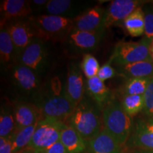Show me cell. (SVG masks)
Masks as SVG:
<instances>
[{
    "label": "cell",
    "mask_w": 153,
    "mask_h": 153,
    "mask_svg": "<svg viewBox=\"0 0 153 153\" xmlns=\"http://www.w3.org/2000/svg\"><path fill=\"white\" fill-rule=\"evenodd\" d=\"M32 103L41 110L44 118L66 120L75 108L65 92L64 86L57 76L42 85Z\"/></svg>",
    "instance_id": "obj_1"
},
{
    "label": "cell",
    "mask_w": 153,
    "mask_h": 153,
    "mask_svg": "<svg viewBox=\"0 0 153 153\" xmlns=\"http://www.w3.org/2000/svg\"><path fill=\"white\" fill-rule=\"evenodd\" d=\"M66 121L67 125L75 129L85 140L89 141L101 131L102 109L86 94Z\"/></svg>",
    "instance_id": "obj_2"
},
{
    "label": "cell",
    "mask_w": 153,
    "mask_h": 153,
    "mask_svg": "<svg viewBox=\"0 0 153 153\" xmlns=\"http://www.w3.org/2000/svg\"><path fill=\"white\" fill-rule=\"evenodd\" d=\"M102 122L104 129L120 145L126 144L131 133L133 122L120 101L111 99L105 106L102 110Z\"/></svg>",
    "instance_id": "obj_3"
},
{
    "label": "cell",
    "mask_w": 153,
    "mask_h": 153,
    "mask_svg": "<svg viewBox=\"0 0 153 153\" xmlns=\"http://www.w3.org/2000/svg\"><path fill=\"white\" fill-rule=\"evenodd\" d=\"M28 20L36 38L48 41H63L73 29V19L48 14H33Z\"/></svg>",
    "instance_id": "obj_4"
},
{
    "label": "cell",
    "mask_w": 153,
    "mask_h": 153,
    "mask_svg": "<svg viewBox=\"0 0 153 153\" xmlns=\"http://www.w3.org/2000/svg\"><path fill=\"white\" fill-rule=\"evenodd\" d=\"M9 80L17 101L32 102L41 89V76L28 67L16 63L9 68Z\"/></svg>",
    "instance_id": "obj_5"
},
{
    "label": "cell",
    "mask_w": 153,
    "mask_h": 153,
    "mask_svg": "<svg viewBox=\"0 0 153 153\" xmlns=\"http://www.w3.org/2000/svg\"><path fill=\"white\" fill-rule=\"evenodd\" d=\"M152 43V39L146 37L137 42H120L116 45L111 55L113 63L117 67L152 60L150 53Z\"/></svg>",
    "instance_id": "obj_6"
},
{
    "label": "cell",
    "mask_w": 153,
    "mask_h": 153,
    "mask_svg": "<svg viewBox=\"0 0 153 153\" xmlns=\"http://www.w3.org/2000/svg\"><path fill=\"white\" fill-rule=\"evenodd\" d=\"M106 30L101 29L96 32H86L72 29L63 41L64 49L70 56L90 54L104 39Z\"/></svg>",
    "instance_id": "obj_7"
},
{
    "label": "cell",
    "mask_w": 153,
    "mask_h": 153,
    "mask_svg": "<svg viewBox=\"0 0 153 153\" xmlns=\"http://www.w3.org/2000/svg\"><path fill=\"white\" fill-rule=\"evenodd\" d=\"M67 126L64 121L53 118H43L38 121L28 148L37 152L60 140L61 132Z\"/></svg>",
    "instance_id": "obj_8"
},
{
    "label": "cell",
    "mask_w": 153,
    "mask_h": 153,
    "mask_svg": "<svg viewBox=\"0 0 153 153\" xmlns=\"http://www.w3.org/2000/svg\"><path fill=\"white\" fill-rule=\"evenodd\" d=\"M48 42L36 38L19 57L18 62L28 67L40 76L46 71L49 62Z\"/></svg>",
    "instance_id": "obj_9"
},
{
    "label": "cell",
    "mask_w": 153,
    "mask_h": 153,
    "mask_svg": "<svg viewBox=\"0 0 153 153\" xmlns=\"http://www.w3.org/2000/svg\"><path fill=\"white\" fill-rule=\"evenodd\" d=\"M148 1L141 0H114L105 9L102 28L107 29L112 26H123L126 19Z\"/></svg>",
    "instance_id": "obj_10"
},
{
    "label": "cell",
    "mask_w": 153,
    "mask_h": 153,
    "mask_svg": "<svg viewBox=\"0 0 153 153\" xmlns=\"http://www.w3.org/2000/svg\"><path fill=\"white\" fill-rule=\"evenodd\" d=\"M4 27L7 28L14 43L18 62L22 53L36 38L35 30L28 19L11 22Z\"/></svg>",
    "instance_id": "obj_11"
},
{
    "label": "cell",
    "mask_w": 153,
    "mask_h": 153,
    "mask_svg": "<svg viewBox=\"0 0 153 153\" xmlns=\"http://www.w3.org/2000/svg\"><path fill=\"white\" fill-rule=\"evenodd\" d=\"M32 14L30 1L4 0L1 3V28L11 22L29 18Z\"/></svg>",
    "instance_id": "obj_12"
},
{
    "label": "cell",
    "mask_w": 153,
    "mask_h": 153,
    "mask_svg": "<svg viewBox=\"0 0 153 153\" xmlns=\"http://www.w3.org/2000/svg\"><path fill=\"white\" fill-rule=\"evenodd\" d=\"M82 73L81 67L77 64H70L64 89L68 98L75 106L82 101L85 94V85Z\"/></svg>",
    "instance_id": "obj_13"
},
{
    "label": "cell",
    "mask_w": 153,
    "mask_h": 153,
    "mask_svg": "<svg viewBox=\"0 0 153 153\" xmlns=\"http://www.w3.org/2000/svg\"><path fill=\"white\" fill-rule=\"evenodd\" d=\"M12 106L16 122V130L37 123L44 118L41 110L32 102L16 101Z\"/></svg>",
    "instance_id": "obj_14"
},
{
    "label": "cell",
    "mask_w": 153,
    "mask_h": 153,
    "mask_svg": "<svg viewBox=\"0 0 153 153\" xmlns=\"http://www.w3.org/2000/svg\"><path fill=\"white\" fill-rule=\"evenodd\" d=\"M104 12L105 9L100 5L87 9L73 19V29L86 32H96L104 29L102 22Z\"/></svg>",
    "instance_id": "obj_15"
},
{
    "label": "cell",
    "mask_w": 153,
    "mask_h": 153,
    "mask_svg": "<svg viewBox=\"0 0 153 153\" xmlns=\"http://www.w3.org/2000/svg\"><path fill=\"white\" fill-rule=\"evenodd\" d=\"M131 143L134 147L153 151V118L147 117L137 120Z\"/></svg>",
    "instance_id": "obj_16"
},
{
    "label": "cell",
    "mask_w": 153,
    "mask_h": 153,
    "mask_svg": "<svg viewBox=\"0 0 153 153\" xmlns=\"http://www.w3.org/2000/svg\"><path fill=\"white\" fill-rule=\"evenodd\" d=\"M83 8V4L71 0H49L44 11L48 15L74 19L86 10Z\"/></svg>",
    "instance_id": "obj_17"
},
{
    "label": "cell",
    "mask_w": 153,
    "mask_h": 153,
    "mask_svg": "<svg viewBox=\"0 0 153 153\" xmlns=\"http://www.w3.org/2000/svg\"><path fill=\"white\" fill-rule=\"evenodd\" d=\"M88 153H124L122 145L103 128L89 141Z\"/></svg>",
    "instance_id": "obj_18"
},
{
    "label": "cell",
    "mask_w": 153,
    "mask_h": 153,
    "mask_svg": "<svg viewBox=\"0 0 153 153\" xmlns=\"http://www.w3.org/2000/svg\"><path fill=\"white\" fill-rule=\"evenodd\" d=\"M118 75L126 79L133 78H153V61L143 60L116 67Z\"/></svg>",
    "instance_id": "obj_19"
},
{
    "label": "cell",
    "mask_w": 153,
    "mask_h": 153,
    "mask_svg": "<svg viewBox=\"0 0 153 153\" xmlns=\"http://www.w3.org/2000/svg\"><path fill=\"white\" fill-rule=\"evenodd\" d=\"M85 91L102 110L111 99L109 89L97 76L87 79Z\"/></svg>",
    "instance_id": "obj_20"
},
{
    "label": "cell",
    "mask_w": 153,
    "mask_h": 153,
    "mask_svg": "<svg viewBox=\"0 0 153 153\" xmlns=\"http://www.w3.org/2000/svg\"><path fill=\"white\" fill-rule=\"evenodd\" d=\"M0 60L1 65L7 70L17 63L14 43L6 27L0 31Z\"/></svg>",
    "instance_id": "obj_21"
},
{
    "label": "cell",
    "mask_w": 153,
    "mask_h": 153,
    "mask_svg": "<svg viewBox=\"0 0 153 153\" xmlns=\"http://www.w3.org/2000/svg\"><path fill=\"white\" fill-rule=\"evenodd\" d=\"M60 141L68 153H81L87 148L85 140L75 129L68 125L61 132Z\"/></svg>",
    "instance_id": "obj_22"
},
{
    "label": "cell",
    "mask_w": 153,
    "mask_h": 153,
    "mask_svg": "<svg viewBox=\"0 0 153 153\" xmlns=\"http://www.w3.org/2000/svg\"><path fill=\"white\" fill-rule=\"evenodd\" d=\"M142 7L134 11L123 22V27L132 37H139L145 33V16Z\"/></svg>",
    "instance_id": "obj_23"
},
{
    "label": "cell",
    "mask_w": 153,
    "mask_h": 153,
    "mask_svg": "<svg viewBox=\"0 0 153 153\" xmlns=\"http://www.w3.org/2000/svg\"><path fill=\"white\" fill-rule=\"evenodd\" d=\"M16 129L13 106L10 104L1 105L0 114V137L9 139Z\"/></svg>",
    "instance_id": "obj_24"
},
{
    "label": "cell",
    "mask_w": 153,
    "mask_h": 153,
    "mask_svg": "<svg viewBox=\"0 0 153 153\" xmlns=\"http://www.w3.org/2000/svg\"><path fill=\"white\" fill-rule=\"evenodd\" d=\"M37 123L15 131L14 133L9 138L12 143V153H18L28 148L33 137Z\"/></svg>",
    "instance_id": "obj_25"
},
{
    "label": "cell",
    "mask_w": 153,
    "mask_h": 153,
    "mask_svg": "<svg viewBox=\"0 0 153 153\" xmlns=\"http://www.w3.org/2000/svg\"><path fill=\"white\" fill-rule=\"evenodd\" d=\"M152 78H133L126 79L123 87L124 96L144 95Z\"/></svg>",
    "instance_id": "obj_26"
},
{
    "label": "cell",
    "mask_w": 153,
    "mask_h": 153,
    "mask_svg": "<svg viewBox=\"0 0 153 153\" xmlns=\"http://www.w3.org/2000/svg\"><path fill=\"white\" fill-rule=\"evenodd\" d=\"M121 105L125 111L130 116H134L138 113L143 111L144 108L145 101L143 95L124 96L122 99Z\"/></svg>",
    "instance_id": "obj_27"
},
{
    "label": "cell",
    "mask_w": 153,
    "mask_h": 153,
    "mask_svg": "<svg viewBox=\"0 0 153 153\" xmlns=\"http://www.w3.org/2000/svg\"><path fill=\"white\" fill-rule=\"evenodd\" d=\"M80 67L83 74L87 77V79H90L97 76L99 69L101 68L97 58L91 54L84 55Z\"/></svg>",
    "instance_id": "obj_28"
},
{
    "label": "cell",
    "mask_w": 153,
    "mask_h": 153,
    "mask_svg": "<svg viewBox=\"0 0 153 153\" xmlns=\"http://www.w3.org/2000/svg\"><path fill=\"white\" fill-rule=\"evenodd\" d=\"M145 16V37L153 38V1H148L142 7Z\"/></svg>",
    "instance_id": "obj_29"
},
{
    "label": "cell",
    "mask_w": 153,
    "mask_h": 153,
    "mask_svg": "<svg viewBox=\"0 0 153 153\" xmlns=\"http://www.w3.org/2000/svg\"><path fill=\"white\" fill-rule=\"evenodd\" d=\"M145 105L143 112L147 117L153 118V78L150 80L147 90L144 94Z\"/></svg>",
    "instance_id": "obj_30"
},
{
    "label": "cell",
    "mask_w": 153,
    "mask_h": 153,
    "mask_svg": "<svg viewBox=\"0 0 153 153\" xmlns=\"http://www.w3.org/2000/svg\"><path fill=\"white\" fill-rule=\"evenodd\" d=\"M112 63L113 58L111 56L108 62L103 65L100 69H99L98 74H97V76L101 80H102L103 82L106 81V80L108 79H111V78L114 77L117 74L116 70L112 67Z\"/></svg>",
    "instance_id": "obj_31"
},
{
    "label": "cell",
    "mask_w": 153,
    "mask_h": 153,
    "mask_svg": "<svg viewBox=\"0 0 153 153\" xmlns=\"http://www.w3.org/2000/svg\"><path fill=\"white\" fill-rule=\"evenodd\" d=\"M34 153H68L66 150L65 148L62 143L60 140L57 141L54 144H53L48 148L44 149L43 150L39 151V152H34Z\"/></svg>",
    "instance_id": "obj_32"
},
{
    "label": "cell",
    "mask_w": 153,
    "mask_h": 153,
    "mask_svg": "<svg viewBox=\"0 0 153 153\" xmlns=\"http://www.w3.org/2000/svg\"><path fill=\"white\" fill-rule=\"evenodd\" d=\"M0 153H12V143L10 140L0 137Z\"/></svg>",
    "instance_id": "obj_33"
},
{
    "label": "cell",
    "mask_w": 153,
    "mask_h": 153,
    "mask_svg": "<svg viewBox=\"0 0 153 153\" xmlns=\"http://www.w3.org/2000/svg\"><path fill=\"white\" fill-rule=\"evenodd\" d=\"M48 1L47 0H32L30 1V4H31L33 11L34 10L41 11L42 9L44 10Z\"/></svg>",
    "instance_id": "obj_34"
},
{
    "label": "cell",
    "mask_w": 153,
    "mask_h": 153,
    "mask_svg": "<svg viewBox=\"0 0 153 153\" xmlns=\"http://www.w3.org/2000/svg\"><path fill=\"white\" fill-rule=\"evenodd\" d=\"M18 153H33V151H32L31 150H30V149L26 148V149H25V150L21 151V152H19Z\"/></svg>",
    "instance_id": "obj_35"
},
{
    "label": "cell",
    "mask_w": 153,
    "mask_h": 153,
    "mask_svg": "<svg viewBox=\"0 0 153 153\" xmlns=\"http://www.w3.org/2000/svg\"><path fill=\"white\" fill-rule=\"evenodd\" d=\"M150 57L152 60L153 61V45H151L150 47Z\"/></svg>",
    "instance_id": "obj_36"
},
{
    "label": "cell",
    "mask_w": 153,
    "mask_h": 153,
    "mask_svg": "<svg viewBox=\"0 0 153 153\" xmlns=\"http://www.w3.org/2000/svg\"><path fill=\"white\" fill-rule=\"evenodd\" d=\"M152 45H153V38H152Z\"/></svg>",
    "instance_id": "obj_37"
},
{
    "label": "cell",
    "mask_w": 153,
    "mask_h": 153,
    "mask_svg": "<svg viewBox=\"0 0 153 153\" xmlns=\"http://www.w3.org/2000/svg\"><path fill=\"white\" fill-rule=\"evenodd\" d=\"M148 153H153V152H148Z\"/></svg>",
    "instance_id": "obj_38"
},
{
    "label": "cell",
    "mask_w": 153,
    "mask_h": 153,
    "mask_svg": "<svg viewBox=\"0 0 153 153\" xmlns=\"http://www.w3.org/2000/svg\"><path fill=\"white\" fill-rule=\"evenodd\" d=\"M33 153H34V152H33Z\"/></svg>",
    "instance_id": "obj_39"
}]
</instances>
